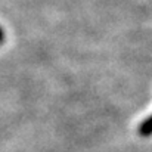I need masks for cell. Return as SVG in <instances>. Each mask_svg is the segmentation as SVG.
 I'll list each match as a JSON object with an SVG mask.
<instances>
[{
    "mask_svg": "<svg viewBox=\"0 0 152 152\" xmlns=\"http://www.w3.org/2000/svg\"><path fill=\"white\" fill-rule=\"evenodd\" d=\"M139 133H140L142 136H151L152 134V115L149 118H146V120L140 124Z\"/></svg>",
    "mask_w": 152,
    "mask_h": 152,
    "instance_id": "6da1fadb",
    "label": "cell"
},
{
    "mask_svg": "<svg viewBox=\"0 0 152 152\" xmlns=\"http://www.w3.org/2000/svg\"><path fill=\"white\" fill-rule=\"evenodd\" d=\"M3 39H4V31H3V28L0 27V43L3 42Z\"/></svg>",
    "mask_w": 152,
    "mask_h": 152,
    "instance_id": "7a4b0ae2",
    "label": "cell"
}]
</instances>
